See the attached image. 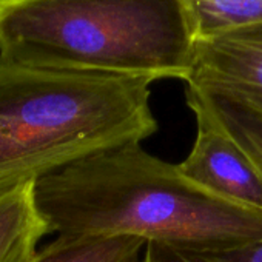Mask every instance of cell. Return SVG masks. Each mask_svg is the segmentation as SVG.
Instances as JSON below:
<instances>
[{"label": "cell", "mask_w": 262, "mask_h": 262, "mask_svg": "<svg viewBox=\"0 0 262 262\" xmlns=\"http://www.w3.org/2000/svg\"><path fill=\"white\" fill-rule=\"evenodd\" d=\"M196 120V136L181 171L204 190L241 207L262 211V176L207 103L185 91Z\"/></svg>", "instance_id": "4"}, {"label": "cell", "mask_w": 262, "mask_h": 262, "mask_svg": "<svg viewBox=\"0 0 262 262\" xmlns=\"http://www.w3.org/2000/svg\"><path fill=\"white\" fill-rule=\"evenodd\" d=\"M196 33L184 0H0V57L187 80Z\"/></svg>", "instance_id": "3"}, {"label": "cell", "mask_w": 262, "mask_h": 262, "mask_svg": "<svg viewBox=\"0 0 262 262\" xmlns=\"http://www.w3.org/2000/svg\"><path fill=\"white\" fill-rule=\"evenodd\" d=\"M198 39L262 24V0H184Z\"/></svg>", "instance_id": "8"}, {"label": "cell", "mask_w": 262, "mask_h": 262, "mask_svg": "<svg viewBox=\"0 0 262 262\" xmlns=\"http://www.w3.org/2000/svg\"><path fill=\"white\" fill-rule=\"evenodd\" d=\"M141 262H262V241L208 250H182L162 244H147Z\"/></svg>", "instance_id": "10"}, {"label": "cell", "mask_w": 262, "mask_h": 262, "mask_svg": "<svg viewBox=\"0 0 262 262\" xmlns=\"http://www.w3.org/2000/svg\"><path fill=\"white\" fill-rule=\"evenodd\" d=\"M34 202L57 236H131L182 250L262 241V211L204 190L141 144L93 155L39 179Z\"/></svg>", "instance_id": "1"}, {"label": "cell", "mask_w": 262, "mask_h": 262, "mask_svg": "<svg viewBox=\"0 0 262 262\" xmlns=\"http://www.w3.org/2000/svg\"><path fill=\"white\" fill-rule=\"evenodd\" d=\"M185 91L194 93L207 103L224 128L250 156L262 176V113L228 97L208 94L191 86H187Z\"/></svg>", "instance_id": "9"}, {"label": "cell", "mask_w": 262, "mask_h": 262, "mask_svg": "<svg viewBox=\"0 0 262 262\" xmlns=\"http://www.w3.org/2000/svg\"><path fill=\"white\" fill-rule=\"evenodd\" d=\"M50 234L34 202V184L0 193V262H30Z\"/></svg>", "instance_id": "6"}, {"label": "cell", "mask_w": 262, "mask_h": 262, "mask_svg": "<svg viewBox=\"0 0 262 262\" xmlns=\"http://www.w3.org/2000/svg\"><path fill=\"white\" fill-rule=\"evenodd\" d=\"M185 85L262 113V24L198 39Z\"/></svg>", "instance_id": "5"}, {"label": "cell", "mask_w": 262, "mask_h": 262, "mask_svg": "<svg viewBox=\"0 0 262 262\" xmlns=\"http://www.w3.org/2000/svg\"><path fill=\"white\" fill-rule=\"evenodd\" d=\"M153 82L0 57V193L153 136Z\"/></svg>", "instance_id": "2"}, {"label": "cell", "mask_w": 262, "mask_h": 262, "mask_svg": "<svg viewBox=\"0 0 262 262\" xmlns=\"http://www.w3.org/2000/svg\"><path fill=\"white\" fill-rule=\"evenodd\" d=\"M145 245L131 236H57L30 262H141Z\"/></svg>", "instance_id": "7"}]
</instances>
